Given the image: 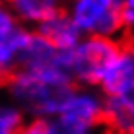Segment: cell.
<instances>
[{"label":"cell","instance_id":"6da1fadb","mask_svg":"<svg viewBox=\"0 0 134 134\" xmlns=\"http://www.w3.org/2000/svg\"><path fill=\"white\" fill-rule=\"evenodd\" d=\"M2 84L12 97L33 115L62 113L76 95L72 76L60 68H47L37 72H12L2 76Z\"/></svg>","mask_w":134,"mask_h":134},{"label":"cell","instance_id":"7a4b0ae2","mask_svg":"<svg viewBox=\"0 0 134 134\" xmlns=\"http://www.w3.org/2000/svg\"><path fill=\"white\" fill-rule=\"evenodd\" d=\"M124 53L119 41L91 37L72 51H60V68L82 84H101L111 64Z\"/></svg>","mask_w":134,"mask_h":134},{"label":"cell","instance_id":"3957f363","mask_svg":"<svg viewBox=\"0 0 134 134\" xmlns=\"http://www.w3.org/2000/svg\"><path fill=\"white\" fill-rule=\"evenodd\" d=\"M122 0H74L72 18L80 31L107 37L124 31Z\"/></svg>","mask_w":134,"mask_h":134},{"label":"cell","instance_id":"277c9868","mask_svg":"<svg viewBox=\"0 0 134 134\" xmlns=\"http://www.w3.org/2000/svg\"><path fill=\"white\" fill-rule=\"evenodd\" d=\"M105 101L93 93H76L58 117V128L64 134H90L91 128H101Z\"/></svg>","mask_w":134,"mask_h":134},{"label":"cell","instance_id":"5b68a950","mask_svg":"<svg viewBox=\"0 0 134 134\" xmlns=\"http://www.w3.org/2000/svg\"><path fill=\"white\" fill-rule=\"evenodd\" d=\"M37 33L43 39H47L51 45H54L58 51H72L78 47V41H80V27L64 8L53 14L43 24H39Z\"/></svg>","mask_w":134,"mask_h":134},{"label":"cell","instance_id":"8992f818","mask_svg":"<svg viewBox=\"0 0 134 134\" xmlns=\"http://www.w3.org/2000/svg\"><path fill=\"white\" fill-rule=\"evenodd\" d=\"M29 35L25 29H21L14 20V14L2 10L0 16V37H2V49H0V60H2V76L10 74L16 68L18 57L25 49Z\"/></svg>","mask_w":134,"mask_h":134},{"label":"cell","instance_id":"52a82bcc","mask_svg":"<svg viewBox=\"0 0 134 134\" xmlns=\"http://www.w3.org/2000/svg\"><path fill=\"white\" fill-rule=\"evenodd\" d=\"M134 84V54L122 53L105 72L101 87L107 97H119Z\"/></svg>","mask_w":134,"mask_h":134},{"label":"cell","instance_id":"ba28073f","mask_svg":"<svg viewBox=\"0 0 134 134\" xmlns=\"http://www.w3.org/2000/svg\"><path fill=\"white\" fill-rule=\"evenodd\" d=\"M10 6L14 16L21 18L24 21H39L43 24L53 14L60 10L62 0H4Z\"/></svg>","mask_w":134,"mask_h":134},{"label":"cell","instance_id":"9c48e42d","mask_svg":"<svg viewBox=\"0 0 134 134\" xmlns=\"http://www.w3.org/2000/svg\"><path fill=\"white\" fill-rule=\"evenodd\" d=\"M24 115L14 107H4L0 117V134H20L24 130Z\"/></svg>","mask_w":134,"mask_h":134},{"label":"cell","instance_id":"30bf717a","mask_svg":"<svg viewBox=\"0 0 134 134\" xmlns=\"http://www.w3.org/2000/svg\"><path fill=\"white\" fill-rule=\"evenodd\" d=\"M20 134H51V122L43 121V119H35L33 122L25 124Z\"/></svg>","mask_w":134,"mask_h":134},{"label":"cell","instance_id":"8fae6325","mask_svg":"<svg viewBox=\"0 0 134 134\" xmlns=\"http://www.w3.org/2000/svg\"><path fill=\"white\" fill-rule=\"evenodd\" d=\"M119 45L124 53L134 54V29H124L121 33V39H119Z\"/></svg>","mask_w":134,"mask_h":134},{"label":"cell","instance_id":"7c38bea8","mask_svg":"<svg viewBox=\"0 0 134 134\" xmlns=\"http://www.w3.org/2000/svg\"><path fill=\"white\" fill-rule=\"evenodd\" d=\"M124 8H128V10H134V0H124Z\"/></svg>","mask_w":134,"mask_h":134},{"label":"cell","instance_id":"4fadbf2b","mask_svg":"<svg viewBox=\"0 0 134 134\" xmlns=\"http://www.w3.org/2000/svg\"><path fill=\"white\" fill-rule=\"evenodd\" d=\"M99 134H117L115 130H111V128H105V126H101V132Z\"/></svg>","mask_w":134,"mask_h":134}]
</instances>
